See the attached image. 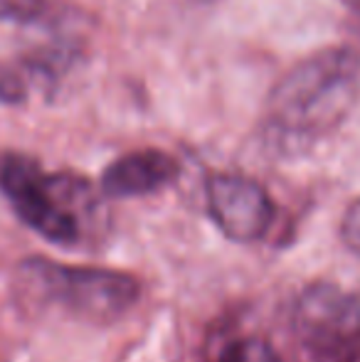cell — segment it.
<instances>
[{
    "mask_svg": "<svg viewBox=\"0 0 360 362\" xmlns=\"http://www.w3.org/2000/svg\"><path fill=\"white\" fill-rule=\"evenodd\" d=\"M360 96V52L328 47L291 67L267 99V124L286 141H316L348 119Z\"/></svg>",
    "mask_w": 360,
    "mask_h": 362,
    "instance_id": "1",
    "label": "cell"
},
{
    "mask_svg": "<svg viewBox=\"0 0 360 362\" xmlns=\"http://www.w3.org/2000/svg\"><path fill=\"white\" fill-rule=\"evenodd\" d=\"M0 192L28 227L54 244L79 242L84 212L91 207V187L67 173H45L20 153L0 156Z\"/></svg>",
    "mask_w": 360,
    "mask_h": 362,
    "instance_id": "2",
    "label": "cell"
},
{
    "mask_svg": "<svg viewBox=\"0 0 360 362\" xmlns=\"http://www.w3.org/2000/svg\"><path fill=\"white\" fill-rule=\"evenodd\" d=\"M23 276L42 300L96 323L124 315L139 298L136 279L111 269L64 267L47 259H33L23 267Z\"/></svg>",
    "mask_w": 360,
    "mask_h": 362,
    "instance_id": "3",
    "label": "cell"
},
{
    "mask_svg": "<svg viewBox=\"0 0 360 362\" xmlns=\"http://www.w3.org/2000/svg\"><path fill=\"white\" fill-rule=\"evenodd\" d=\"M294 325L316 358L360 360V293H346L331 284H313L298 298Z\"/></svg>",
    "mask_w": 360,
    "mask_h": 362,
    "instance_id": "4",
    "label": "cell"
},
{
    "mask_svg": "<svg viewBox=\"0 0 360 362\" xmlns=\"http://www.w3.org/2000/svg\"><path fill=\"white\" fill-rule=\"evenodd\" d=\"M205 195L210 217L230 239L255 242L267 234L274 219V205L265 187L252 177L217 173L207 180Z\"/></svg>",
    "mask_w": 360,
    "mask_h": 362,
    "instance_id": "5",
    "label": "cell"
},
{
    "mask_svg": "<svg viewBox=\"0 0 360 362\" xmlns=\"http://www.w3.org/2000/svg\"><path fill=\"white\" fill-rule=\"evenodd\" d=\"M180 165L173 156L156 148L134 151L116 158L101 175V190L109 197L151 195L178 177Z\"/></svg>",
    "mask_w": 360,
    "mask_h": 362,
    "instance_id": "6",
    "label": "cell"
},
{
    "mask_svg": "<svg viewBox=\"0 0 360 362\" xmlns=\"http://www.w3.org/2000/svg\"><path fill=\"white\" fill-rule=\"evenodd\" d=\"M220 362H281L274 348L265 340H237V343L227 345L220 355Z\"/></svg>",
    "mask_w": 360,
    "mask_h": 362,
    "instance_id": "7",
    "label": "cell"
},
{
    "mask_svg": "<svg viewBox=\"0 0 360 362\" xmlns=\"http://www.w3.org/2000/svg\"><path fill=\"white\" fill-rule=\"evenodd\" d=\"M45 10V0H0V23H30Z\"/></svg>",
    "mask_w": 360,
    "mask_h": 362,
    "instance_id": "8",
    "label": "cell"
},
{
    "mask_svg": "<svg viewBox=\"0 0 360 362\" xmlns=\"http://www.w3.org/2000/svg\"><path fill=\"white\" fill-rule=\"evenodd\" d=\"M341 237L348 249L360 254V200H356L348 207L346 217H343V224H341Z\"/></svg>",
    "mask_w": 360,
    "mask_h": 362,
    "instance_id": "9",
    "label": "cell"
},
{
    "mask_svg": "<svg viewBox=\"0 0 360 362\" xmlns=\"http://www.w3.org/2000/svg\"><path fill=\"white\" fill-rule=\"evenodd\" d=\"M351 3H353V8H356L358 13H360V0H351Z\"/></svg>",
    "mask_w": 360,
    "mask_h": 362,
    "instance_id": "10",
    "label": "cell"
}]
</instances>
